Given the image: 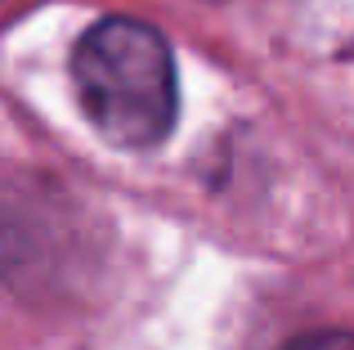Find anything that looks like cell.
<instances>
[{"label": "cell", "instance_id": "obj_1", "mask_svg": "<svg viewBox=\"0 0 354 350\" xmlns=\"http://www.w3.org/2000/svg\"><path fill=\"white\" fill-rule=\"evenodd\" d=\"M72 86L90 126L117 149H157L175 126L180 90L171 45L139 18H104L81 36Z\"/></svg>", "mask_w": 354, "mask_h": 350}, {"label": "cell", "instance_id": "obj_2", "mask_svg": "<svg viewBox=\"0 0 354 350\" xmlns=\"http://www.w3.org/2000/svg\"><path fill=\"white\" fill-rule=\"evenodd\" d=\"M283 350H354V333H341V328H323V333H305L292 337Z\"/></svg>", "mask_w": 354, "mask_h": 350}]
</instances>
